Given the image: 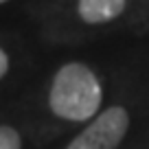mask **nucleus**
I'll use <instances>...</instances> for the list:
<instances>
[{"instance_id": "f257e3e1", "label": "nucleus", "mask_w": 149, "mask_h": 149, "mask_svg": "<svg viewBox=\"0 0 149 149\" xmlns=\"http://www.w3.org/2000/svg\"><path fill=\"white\" fill-rule=\"evenodd\" d=\"M101 105V84L84 64H66L55 74L51 88V110L68 121L92 118Z\"/></svg>"}, {"instance_id": "f03ea898", "label": "nucleus", "mask_w": 149, "mask_h": 149, "mask_svg": "<svg viewBox=\"0 0 149 149\" xmlns=\"http://www.w3.org/2000/svg\"><path fill=\"white\" fill-rule=\"evenodd\" d=\"M127 127V112L123 107H107L68 145V149H116L125 138Z\"/></svg>"}, {"instance_id": "7ed1b4c3", "label": "nucleus", "mask_w": 149, "mask_h": 149, "mask_svg": "<svg viewBox=\"0 0 149 149\" xmlns=\"http://www.w3.org/2000/svg\"><path fill=\"white\" fill-rule=\"evenodd\" d=\"M125 9V0H79V15L88 24H101L118 18Z\"/></svg>"}, {"instance_id": "20e7f679", "label": "nucleus", "mask_w": 149, "mask_h": 149, "mask_svg": "<svg viewBox=\"0 0 149 149\" xmlns=\"http://www.w3.org/2000/svg\"><path fill=\"white\" fill-rule=\"evenodd\" d=\"M0 149H20V136L13 127L0 125Z\"/></svg>"}, {"instance_id": "39448f33", "label": "nucleus", "mask_w": 149, "mask_h": 149, "mask_svg": "<svg viewBox=\"0 0 149 149\" xmlns=\"http://www.w3.org/2000/svg\"><path fill=\"white\" fill-rule=\"evenodd\" d=\"M7 68H9V59H7V55H5V51L0 48V77L7 72Z\"/></svg>"}, {"instance_id": "423d86ee", "label": "nucleus", "mask_w": 149, "mask_h": 149, "mask_svg": "<svg viewBox=\"0 0 149 149\" xmlns=\"http://www.w3.org/2000/svg\"><path fill=\"white\" fill-rule=\"evenodd\" d=\"M0 2H5V0H0Z\"/></svg>"}]
</instances>
